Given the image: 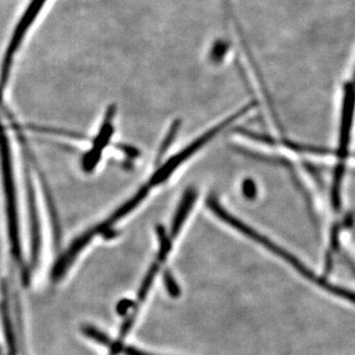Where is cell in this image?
<instances>
[{
    "instance_id": "cell-1",
    "label": "cell",
    "mask_w": 355,
    "mask_h": 355,
    "mask_svg": "<svg viewBox=\"0 0 355 355\" xmlns=\"http://www.w3.org/2000/svg\"><path fill=\"white\" fill-rule=\"evenodd\" d=\"M207 207L212 212V214H214V216L219 219L222 223L225 224L229 228L232 229L238 234L241 235L245 239L254 243L259 247L265 249L268 253L284 261L287 265L294 268L296 272L300 273L306 279L310 280L313 284L321 287L324 291L330 292L334 295L345 299V300L355 304L354 292L347 291V289L343 288V287L334 286L333 284L324 279V277L317 275L316 273L310 270L309 266H306L300 259L294 256L286 248L282 247L279 243L275 242L272 238L261 232L253 224L249 223L246 220H243L239 216H235L233 212L224 207L216 196H210V197L207 198Z\"/></svg>"
},
{
    "instance_id": "cell-2",
    "label": "cell",
    "mask_w": 355,
    "mask_h": 355,
    "mask_svg": "<svg viewBox=\"0 0 355 355\" xmlns=\"http://www.w3.org/2000/svg\"><path fill=\"white\" fill-rule=\"evenodd\" d=\"M259 107H260V103L258 102V100H253V101H250L243 105L240 108L233 112L232 114H228L226 118L217 123L214 127L210 128L207 132H203L202 135H200L193 141H191L190 144L184 147V149H182L180 153L175 154L171 158L168 159L164 164L159 165L156 171L153 173V176L149 178L146 183L148 184L151 189L165 183L172 176L173 173L176 171L178 168L186 162L188 159L195 155L200 149L207 146L212 139H216L221 132L230 128L231 125H234V123H238V121L243 120L244 118L246 119L250 114L254 113V111L259 109Z\"/></svg>"
},
{
    "instance_id": "cell-3",
    "label": "cell",
    "mask_w": 355,
    "mask_h": 355,
    "mask_svg": "<svg viewBox=\"0 0 355 355\" xmlns=\"http://www.w3.org/2000/svg\"><path fill=\"white\" fill-rule=\"evenodd\" d=\"M2 172H3L4 191L6 197L7 219H8V234L14 261L23 268L19 220H18L17 198H16L15 183H14L12 159H11L10 144L6 132L2 135Z\"/></svg>"
},
{
    "instance_id": "cell-4",
    "label": "cell",
    "mask_w": 355,
    "mask_h": 355,
    "mask_svg": "<svg viewBox=\"0 0 355 355\" xmlns=\"http://www.w3.org/2000/svg\"><path fill=\"white\" fill-rule=\"evenodd\" d=\"M46 1V0H31L24 14H23L22 18L18 22L17 27L14 30L10 43H9L8 48H7L6 57H4L3 64H2V87L3 89L6 87L7 81H8L14 55L19 50L23 38L27 34L28 30L36 19Z\"/></svg>"
},
{
    "instance_id": "cell-5",
    "label": "cell",
    "mask_w": 355,
    "mask_h": 355,
    "mask_svg": "<svg viewBox=\"0 0 355 355\" xmlns=\"http://www.w3.org/2000/svg\"><path fill=\"white\" fill-rule=\"evenodd\" d=\"M4 112H6L7 116H8L9 121H10L11 125H12L13 130H15L16 133H17L21 146H22L23 149H24L26 158H27L28 160L32 163V165L34 166V169L36 170L37 173H38L40 179H41L42 186H43L44 188V197L46 198L49 210H50L51 226H53V236H55V245H57V247H58L60 246L62 230H60V219H58V211L55 205V200H53V195H51L50 187H49L46 177H44V173L42 171L41 167L39 166L38 161L35 159L34 154H33L32 151L30 150L29 146H28L27 144V140H26V137H24V135H23L22 130H21L20 125H18L17 121L14 120L12 114L9 112V110L7 111V110L4 109Z\"/></svg>"
},
{
    "instance_id": "cell-6",
    "label": "cell",
    "mask_w": 355,
    "mask_h": 355,
    "mask_svg": "<svg viewBox=\"0 0 355 355\" xmlns=\"http://www.w3.org/2000/svg\"><path fill=\"white\" fill-rule=\"evenodd\" d=\"M116 106L112 105L105 114L101 128L92 141V147L83 157V168L84 171L90 173L97 167L103 151L108 146L114 133V119L116 114Z\"/></svg>"
},
{
    "instance_id": "cell-7",
    "label": "cell",
    "mask_w": 355,
    "mask_h": 355,
    "mask_svg": "<svg viewBox=\"0 0 355 355\" xmlns=\"http://www.w3.org/2000/svg\"><path fill=\"white\" fill-rule=\"evenodd\" d=\"M26 193H27L28 214H29L30 237H31V266L33 268L38 265L40 250H41V226L36 196L32 183V176L26 161Z\"/></svg>"
},
{
    "instance_id": "cell-8",
    "label": "cell",
    "mask_w": 355,
    "mask_h": 355,
    "mask_svg": "<svg viewBox=\"0 0 355 355\" xmlns=\"http://www.w3.org/2000/svg\"><path fill=\"white\" fill-rule=\"evenodd\" d=\"M198 198V191L195 188H188L184 191L179 207L176 210L174 218L171 223V230H170V236L172 239H175L179 235L180 231L183 228L184 222L188 218L189 214L195 205L196 200Z\"/></svg>"
},
{
    "instance_id": "cell-9",
    "label": "cell",
    "mask_w": 355,
    "mask_h": 355,
    "mask_svg": "<svg viewBox=\"0 0 355 355\" xmlns=\"http://www.w3.org/2000/svg\"><path fill=\"white\" fill-rule=\"evenodd\" d=\"M242 197L248 202H257L261 198V186L254 178L245 177L240 183Z\"/></svg>"
},
{
    "instance_id": "cell-10",
    "label": "cell",
    "mask_w": 355,
    "mask_h": 355,
    "mask_svg": "<svg viewBox=\"0 0 355 355\" xmlns=\"http://www.w3.org/2000/svg\"><path fill=\"white\" fill-rule=\"evenodd\" d=\"M181 123L182 121L179 120V119L173 121L171 127H170L167 135H166L164 139H163L162 144H161L160 147H159L157 155H156L155 159L156 165H160L161 160L164 157L166 153H167L170 146H172L174 140L176 139L178 132H179L180 128H181Z\"/></svg>"
},
{
    "instance_id": "cell-11",
    "label": "cell",
    "mask_w": 355,
    "mask_h": 355,
    "mask_svg": "<svg viewBox=\"0 0 355 355\" xmlns=\"http://www.w3.org/2000/svg\"><path fill=\"white\" fill-rule=\"evenodd\" d=\"M83 333L84 335L89 336V338L94 340L95 342L101 343V345H105V347H111L112 345H113L114 342H112L110 340L108 336L105 335L104 333H102L101 331L97 330V329L94 328L92 326H84L83 327Z\"/></svg>"
},
{
    "instance_id": "cell-12",
    "label": "cell",
    "mask_w": 355,
    "mask_h": 355,
    "mask_svg": "<svg viewBox=\"0 0 355 355\" xmlns=\"http://www.w3.org/2000/svg\"><path fill=\"white\" fill-rule=\"evenodd\" d=\"M227 44L223 41H217L212 46L211 51H210V60L214 64L220 62L223 58L225 57L226 53L228 50Z\"/></svg>"
},
{
    "instance_id": "cell-13",
    "label": "cell",
    "mask_w": 355,
    "mask_h": 355,
    "mask_svg": "<svg viewBox=\"0 0 355 355\" xmlns=\"http://www.w3.org/2000/svg\"><path fill=\"white\" fill-rule=\"evenodd\" d=\"M164 282L168 293H169L172 297L176 298L178 296H180L179 286H178L176 280H175L174 277H173L172 273L170 272L169 270L164 272Z\"/></svg>"
},
{
    "instance_id": "cell-14",
    "label": "cell",
    "mask_w": 355,
    "mask_h": 355,
    "mask_svg": "<svg viewBox=\"0 0 355 355\" xmlns=\"http://www.w3.org/2000/svg\"><path fill=\"white\" fill-rule=\"evenodd\" d=\"M119 150L123 151L128 157L137 158L139 155V151L135 147L128 146L127 144H120L118 146Z\"/></svg>"
},
{
    "instance_id": "cell-15",
    "label": "cell",
    "mask_w": 355,
    "mask_h": 355,
    "mask_svg": "<svg viewBox=\"0 0 355 355\" xmlns=\"http://www.w3.org/2000/svg\"><path fill=\"white\" fill-rule=\"evenodd\" d=\"M123 352L125 355H153L141 352V350L135 349V347H123V352Z\"/></svg>"
},
{
    "instance_id": "cell-16",
    "label": "cell",
    "mask_w": 355,
    "mask_h": 355,
    "mask_svg": "<svg viewBox=\"0 0 355 355\" xmlns=\"http://www.w3.org/2000/svg\"><path fill=\"white\" fill-rule=\"evenodd\" d=\"M347 86H349L350 88L355 92V67L354 72H352V77H350L349 80H347L345 83Z\"/></svg>"
},
{
    "instance_id": "cell-17",
    "label": "cell",
    "mask_w": 355,
    "mask_h": 355,
    "mask_svg": "<svg viewBox=\"0 0 355 355\" xmlns=\"http://www.w3.org/2000/svg\"><path fill=\"white\" fill-rule=\"evenodd\" d=\"M8 355H15V354H8Z\"/></svg>"
}]
</instances>
